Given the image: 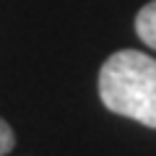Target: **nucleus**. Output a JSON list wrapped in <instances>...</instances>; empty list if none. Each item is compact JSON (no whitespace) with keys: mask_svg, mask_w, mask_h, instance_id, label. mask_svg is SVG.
Listing matches in <instances>:
<instances>
[{"mask_svg":"<svg viewBox=\"0 0 156 156\" xmlns=\"http://www.w3.org/2000/svg\"><path fill=\"white\" fill-rule=\"evenodd\" d=\"M135 34L140 37L143 44L156 50V0L146 3L135 16Z\"/></svg>","mask_w":156,"mask_h":156,"instance_id":"nucleus-2","label":"nucleus"},{"mask_svg":"<svg viewBox=\"0 0 156 156\" xmlns=\"http://www.w3.org/2000/svg\"><path fill=\"white\" fill-rule=\"evenodd\" d=\"M99 99L109 112L156 130V60L138 50L112 52L99 70Z\"/></svg>","mask_w":156,"mask_h":156,"instance_id":"nucleus-1","label":"nucleus"},{"mask_svg":"<svg viewBox=\"0 0 156 156\" xmlns=\"http://www.w3.org/2000/svg\"><path fill=\"white\" fill-rule=\"evenodd\" d=\"M16 146V135H13V128L0 117V156H8Z\"/></svg>","mask_w":156,"mask_h":156,"instance_id":"nucleus-3","label":"nucleus"}]
</instances>
